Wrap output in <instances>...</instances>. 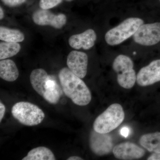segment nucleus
<instances>
[{"mask_svg": "<svg viewBox=\"0 0 160 160\" xmlns=\"http://www.w3.org/2000/svg\"><path fill=\"white\" fill-rule=\"evenodd\" d=\"M97 35L92 29H88L82 33L75 34L70 37L69 45L74 49H83L88 50L94 46Z\"/></svg>", "mask_w": 160, "mask_h": 160, "instance_id": "nucleus-12", "label": "nucleus"}, {"mask_svg": "<svg viewBox=\"0 0 160 160\" xmlns=\"http://www.w3.org/2000/svg\"><path fill=\"white\" fill-rule=\"evenodd\" d=\"M129 132V129L126 127H124V128H122L121 131V134L123 136L125 137H127L128 136Z\"/></svg>", "mask_w": 160, "mask_h": 160, "instance_id": "nucleus-23", "label": "nucleus"}, {"mask_svg": "<svg viewBox=\"0 0 160 160\" xmlns=\"http://www.w3.org/2000/svg\"><path fill=\"white\" fill-rule=\"evenodd\" d=\"M56 159L52 151L46 147H37L32 149L22 160H55Z\"/></svg>", "mask_w": 160, "mask_h": 160, "instance_id": "nucleus-16", "label": "nucleus"}, {"mask_svg": "<svg viewBox=\"0 0 160 160\" xmlns=\"http://www.w3.org/2000/svg\"><path fill=\"white\" fill-rule=\"evenodd\" d=\"M62 0H40V8L43 9H49L53 8L62 3Z\"/></svg>", "mask_w": 160, "mask_h": 160, "instance_id": "nucleus-19", "label": "nucleus"}, {"mask_svg": "<svg viewBox=\"0 0 160 160\" xmlns=\"http://www.w3.org/2000/svg\"><path fill=\"white\" fill-rule=\"evenodd\" d=\"M18 69L15 63L10 59L2 60L0 62V77L7 82H14L18 78Z\"/></svg>", "mask_w": 160, "mask_h": 160, "instance_id": "nucleus-14", "label": "nucleus"}, {"mask_svg": "<svg viewBox=\"0 0 160 160\" xmlns=\"http://www.w3.org/2000/svg\"><path fill=\"white\" fill-rule=\"evenodd\" d=\"M124 118L125 112L122 106L117 103L112 104L96 118L93 123V129L99 133H109L118 128Z\"/></svg>", "mask_w": 160, "mask_h": 160, "instance_id": "nucleus-2", "label": "nucleus"}, {"mask_svg": "<svg viewBox=\"0 0 160 160\" xmlns=\"http://www.w3.org/2000/svg\"><path fill=\"white\" fill-rule=\"evenodd\" d=\"M143 24L144 21L140 18L126 19L106 32L105 36L106 42L111 46L119 45L133 36Z\"/></svg>", "mask_w": 160, "mask_h": 160, "instance_id": "nucleus-3", "label": "nucleus"}, {"mask_svg": "<svg viewBox=\"0 0 160 160\" xmlns=\"http://www.w3.org/2000/svg\"><path fill=\"white\" fill-rule=\"evenodd\" d=\"M13 117L23 125L35 126L42 123L45 117L44 112L36 105L28 102L16 103L11 110Z\"/></svg>", "mask_w": 160, "mask_h": 160, "instance_id": "nucleus-4", "label": "nucleus"}, {"mask_svg": "<svg viewBox=\"0 0 160 160\" xmlns=\"http://www.w3.org/2000/svg\"><path fill=\"white\" fill-rule=\"evenodd\" d=\"M6 112V107L2 102H0V122H2Z\"/></svg>", "mask_w": 160, "mask_h": 160, "instance_id": "nucleus-21", "label": "nucleus"}, {"mask_svg": "<svg viewBox=\"0 0 160 160\" xmlns=\"http://www.w3.org/2000/svg\"><path fill=\"white\" fill-rule=\"evenodd\" d=\"M21 46L18 42H4L0 43V59L12 57L18 53Z\"/></svg>", "mask_w": 160, "mask_h": 160, "instance_id": "nucleus-18", "label": "nucleus"}, {"mask_svg": "<svg viewBox=\"0 0 160 160\" xmlns=\"http://www.w3.org/2000/svg\"></svg>", "mask_w": 160, "mask_h": 160, "instance_id": "nucleus-27", "label": "nucleus"}, {"mask_svg": "<svg viewBox=\"0 0 160 160\" xmlns=\"http://www.w3.org/2000/svg\"><path fill=\"white\" fill-rule=\"evenodd\" d=\"M141 146L153 153H160V132L143 135L139 140Z\"/></svg>", "mask_w": 160, "mask_h": 160, "instance_id": "nucleus-15", "label": "nucleus"}, {"mask_svg": "<svg viewBox=\"0 0 160 160\" xmlns=\"http://www.w3.org/2000/svg\"><path fill=\"white\" fill-rule=\"evenodd\" d=\"M134 42L144 46H151L160 42V22L142 25L133 35Z\"/></svg>", "mask_w": 160, "mask_h": 160, "instance_id": "nucleus-6", "label": "nucleus"}, {"mask_svg": "<svg viewBox=\"0 0 160 160\" xmlns=\"http://www.w3.org/2000/svg\"><path fill=\"white\" fill-rule=\"evenodd\" d=\"M66 1H68V2H70V1H72V0H66Z\"/></svg>", "mask_w": 160, "mask_h": 160, "instance_id": "nucleus-26", "label": "nucleus"}, {"mask_svg": "<svg viewBox=\"0 0 160 160\" xmlns=\"http://www.w3.org/2000/svg\"><path fill=\"white\" fill-rule=\"evenodd\" d=\"M67 160H83V159L82 158L78 156H72L68 158L67 159Z\"/></svg>", "mask_w": 160, "mask_h": 160, "instance_id": "nucleus-24", "label": "nucleus"}, {"mask_svg": "<svg viewBox=\"0 0 160 160\" xmlns=\"http://www.w3.org/2000/svg\"><path fill=\"white\" fill-rule=\"evenodd\" d=\"M89 146L92 152L97 155H105L113 150V141L108 133H99L93 129L89 137Z\"/></svg>", "mask_w": 160, "mask_h": 160, "instance_id": "nucleus-7", "label": "nucleus"}, {"mask_svg": "<svg viewBox=\"0 0 160 160\" xmlns=\"http://www.w3.org/2000/svg\"><path fill=\"white\" fill-rule=\"evenodd\" d=\"M133 66L131 59L125 55H119L113 61L112 68L117 73L118 83L123 88L131 89L135 84L137 75Z\"/></svg>", "mask_w": 160, "mask_h": 160, "instance_id": "nucleus-5", "label": "nucleus"}, {"mask_svg": "<svg viewBox=\"0 0 160 160\" xmlns=\"http://www.w3.org/2000/svg\"><path fill=\"white\" fill-rule=\"evenodd\" d=\"M50 76L42 69H35L30 75V81L33 89L41 96L44 97L45 86Z\"/></svg>", "mask_w": 160, "mask_h": 160, "instance_id": "nucleus-13", "label": "nucleus"}, {"mask_svg": "<svg viewBox=\"0 0 160 160\" xmlns=\"http://www.w3.org/2000/svg\"><path fill=\"white\" fill-rule=\"evenodd\" d=\"M136 82L141 86H150L160 82V59L154 60L140 69Z\"/></svg>", "mask_w": 160, "mask_h": 160, "instance_id": "nucleus-9", "label": "nucleus"}, {"mask_svg": "<svg viewBox=\"0 0 160 160\" xmlns=\"http://www.w3.org/2000/svg\"><path fill=\"white\" fill-rule=\"evenodd\" d=\"M148 160H160V153H153L147 158Z\"/></svg>", "mask_w": 160, "mask_h": 160, "instance_id": "nucleus-22", "label": "nucleus"}, {"mask_svg": "<svg viewBox=\"0 0 160 160\" xmlns=\"http://www.w3.org/2000/svg\"><path fill=\"white\" fill-rule=\"evenodd\" d=\"M112 152L115 157L120 160H135L144 156L145 151L134 143L126 142L113 147Z\"/></svg>", "mask_w": 160, "mask_h": 160, "instance_id": "nucleus-11", "label": "nucleus"}, {"mask_svg": "<svg viewBox=\"0 0 160 160\" xmlns=\"http://www.w3.org/2000/svg\"><path fill=\"white\" fill-rule=\"evenodd\" d=\"M88 63V56L82 52L72 51L67 57L68 68L81 78H85L87 74Z\"/></svg>", "mask_w": 160, "mask_h": 160, "instance_id": "nucleus-10", "label": "nucleus"}, {"mask_svg": "<svg viewBox=\"0 0 160 160\" xmlns=\"http://www.w3.org/2000/svg\"><path fill=\"white\" fill-rule=\"evenodd\" d=\"M0 13H1V14H0V19L2 20L3 18H4V13L2 8L1 7V8H0Z\"/></svg>", "mask_w": 160, "mask_h": 160, "instance_id": "nucleus-25", "label": "nucleus"}, {"mask_svg": "<svg viewBox=\"0 0 160 160\" xmlns=\"http://www.w3.org/2000/svg\"><path fill=\"white\" fill-rule=\"evenodd\" d=\"M58 76L64 93L75 104L85 106L90 102L91 92L81 78L72 73L67 68L61 69Z\"/></svg>", "mask_w": 160, "mask_h": 160, "instance_id": "nucleus-1", "label": "nucleus"}, {"mask_svg": "<svg viewBox=\"0 0 160 160\" xmlns=\"http://www.w3.org/2000/svg\"><path fill=\"white\" fill-rule=\"evenodd\" d=\"M5 5L13 7L19 6L26 2V0H1Z\"/></svg>", "mask_w": 160, "mask_h": 160, "instance_id": "nucleus-20", "label": "nucleus"}, {"mask_svg": "<svg viewBox=\"0 0 160 160\" xmlns=\"http://www.w3.org/2000/svg\"><path fill=\"white\" fill-rule=\"evenodd\" d=\"M25 39L24 34L18 29H11L7 27H0V40L10 42H20Z\"/></svg>", "mask_w": 160, "mask_h": 160, "instance_id": "nucleus-17", "label": "nucleus"}, {"mask_svg": "<svg viewBox=\"0 0 160 160\" xmlns=\"http://www.w3.org/2000/svg\"><path fill=\"white\" fill-rule=\"evenodd\" d=\"M33 22L39 26H50L56 29H61L67 21L65 14H55L48 9H41L35 12L32 15Z\"/></svg>", "mask_w": 160, "mask_h": 160, "instance_id": "nucleus-8", "label": "nucleus"}]
</instances>
